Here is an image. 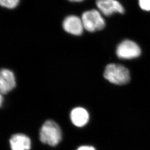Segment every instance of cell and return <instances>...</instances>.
Here are the masks:
<instances>
[{"mask_svg": "<svg viewBox=\"0 0 150 150\" xmlns=\"http://www.w3.org/2000/svg\"><path fill=\"white\" fill-rule=\"evenodd\" d=\"M103 76L111 83L117 85H125L130 80L129 70L120 64H108L105 69Z\"/></svg>", "mask_w": 150, "mask_h": 150, "instance_id": "cell-1", "label": "cell"}, {"mask_svg": "<svg viewBox=\"0 0 150 150\" xmlns=\"http://www.w3.org/2000/svg\"><path fill=\"white\" fill-rule=\"evenodd\" d=\"M40 139L42 143L51 146H56L62 139L59 126L52 120H47L40 129Z\"/></svg>", "mask_w": 150, "mask_h": 150, "instance_id": "cell-2", "label": "cell"}, {"mask_svg": "<svg viewBox=\"0 0 150 150\" xmlns=\"http://www.w3.org/2000/svg\"><path fill=\"white\" fill-rule=\"evenodd\" d=\"M81 19L84 29L91 33L103 30L105 26V21L102 13L96 9L84 12Z\"/></svg>", "mask_w": 150, "mask_h": 150, "instance_id": "cell-3", "label": "cell"}, {"mask_svg": "<svg viewBox=\"0 0 150 150\" xmlns=\"http://www.w3.org/2000/svg\"><path fill=\"white\" fill-rule=\"evenodd\" d=\"M116 54L120 59H132L140 56L141 49L136 42L130 40H125L117 45Z\"/></svg>", "mask_w": 150, "mask_h": 150, "instance_id": "cell-4", "label": "cell"}, {"mask_svg": "<svg viewBox=\"0 0 150 150\" xmlns=\"http://www.w3.org/2000/svg\"><path fill=\"white\" fill-rule=\"evenodd\" d=\"M96 4L98 10L104 16H110L115 13H125L123 6L117 0H97Z\"/></svg>", "mask_w": 150, "mask_h": 150, "instance_id": "cell-5", "label": "cell"}, {"mask_svg": "<svg viewBox=\"0 0 150 150\" xmlns=\"http://www.w3.org/2000/svg\"><path fill=\"white\" fill-rule=\"evenodd\" d=\"M62 26L67 33L76 36L81 35L85 29L81 18L73 15L66 17L63 21Z\"/></svg>", "mask_w": 150, "mask_h": 150, "instance_id": "cell-6", "label": "cell"}, {"mask_svg": "<svg viewBox=\"0 0 150 150\" xmlns=\"http://www.w3.org/2000/svg\"><path fill=\"white\" fill-rule=\"evenodd\" d=\"M16 85V77L12 71L3 69L0 72V91L1 94H6L14 89Z\"/></svg>", "mask_w": 150, "mask_h": 150, "instance_id": "cell-7", "label": "cell"}, {"mask_svg": "<svg viewBox=\"0 0 150 150\" xmlns=\"http://www.w3.org/2000/svg\"><path fill=\"white\" fill-rule=\"evenodd\" d=\"M12 150H30L31 142L28 137L22 134L12 136L9 140Z\"/></svg>", "mask_w": 150, "mask_h": 150, "instance_id": "cell-8", "label": "cell"}, {"mask_svg": "<svg viewBox=\"0 0 150 150\" xmlns=\"http://www.w3.org/2000/svg\"><path fill=\"white\" fill-rule=\"evenodd\" d=\"M89 118V114L83 108H75L71 111V120L77 127L85 126L88 122Z\"/></svg>", "mask_w": 150, "mask_h": 150, "instance_id": "cell-9", "label": "cell"}, {"mask_svg": "<svg viewBox=\"0 0 150 150\" xmlns=\"http://www.w3.org/2000/svg\"><path fill=\"white\" fill-rule=\"evenodd\" d=\"M20 0H0V4L2 7L6 8H15L18 6Z\"/></svg>", "mask_w": 150, "mask_h": 150, "instance_id": "cell-10", "label": "cell"}, {"mask_svg": "<svg viewBox=\"0 0 150 150\" xmlns=\"http://www.w3.org/2000/svg\"><path fill=\"white\" fill-rule=\"evenodd\" d=\"M139 6L142 10L150 11V0H139Z\"/></svg>", "mask_w": 150, "mask_h": 150, "instance_id": "cell-11", "label": "cell"}, {"mask_svg": "<svg viewBox=\"0 0 150 150\" xmlns=\"http://www.w3.org/2000/svg\"><path fill=\"white\" fill-rule=\"evenodd\" d=\"M77 150H96L95 148L90 146H82L80 147Z\"/></svg>", "mask_w": 150, "mask_h": 150, "instance_id": "cell-12", "label": "cell"}, {"mask_svg": "<svg viewBox=\"0 0 150 150\" xmlns=\"http://www.w3.org/2000/svg\"><path fill=\"white\" fill-rule=\"evenodd\" d=\"M69 1H71V2H75V3H79L84 1V0H68Z\"/></svg>", "mask_w": 150, "mask_h": 150, "instance_id": "cell-13", "label": "cell"}, {"mask_svg": "<svg viewBox=\"0 0 150 150\" xmlns=\"http://www.w3.org/2000/svg\"><path fill=\"white\" fill-rule=\"evenodd\" d=\"M3 96L2 95H1V105H2V102H3Z\"/></svg>", "mask_w": 150, "mask_h": 150, "instance_id": "cell-14", "label": "cell"}]
</instances>
